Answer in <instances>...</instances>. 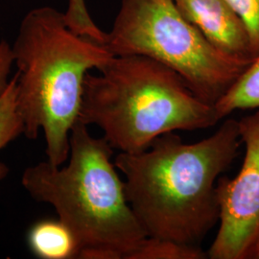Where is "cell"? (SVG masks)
I'll use <instances>...</instances> for the list:
<instances>
[{
  "label": "cell",
  "instance_id": "cell-8",
  "mask_svg": "<svg viewBox=\"0 0 259 259\" xmlns=\"http://www.w3.org/2000/svg\"><path fill=\"white\" fill-rule=\"evenodd\" d=\"M28 248L40 259H72L78 257L79 246L74 234L59 218L42 219L28 230Z\"/></svg>",
  "mask_w": 259,
  "mask_h": 259
},
{
  "label": "cell",
  "instance_id": "cell-10",
  "mask_svg": "<svg viewBox=\"0 0 259 259\" xmlns=\"http://www.w3.org/2000/svg\"><path fill=\"white\" fill-rule=\"evenodd\" d=\"M17 76L0 98V151L24 134V125L18 110ZM9 167L0 161V182L9 174Z\"/></svg>",
  "mask_w": 259,
  "mask_h": 259
},
{
  "label": "cell",
  "instance_id": "cell-3",
  "mask_svg": "<svg viewBox=\"0 0 259 259\" xmlns=\"http://www.w3.org/2000/svg\"><path fill=\"white\" fill-rule=\"evenodd\" d=\"M12 50L23 135L33 140L42 131L47 160L63 165L80 114L84 78L113 55L101 44L76 34L68 27L65 13L49 6L28 12Z\"/></svg>",
  "mask_w": 259,
  "mask_h": 259
},
{
  "label": "cell",
  "instance_id": "cell-7",
  "mask_svg": "<svg viewBox=\"0 0 259 259\" xmlns=\"http://www.w3.org/2000/svg\"><path fill=\"white\" fill-rule=\"evenodd\" d=\"M178 8L213 47L242 60L254 59L248 31L227 0H174Z\"/></svg>",
  "mask_w": 259,
  "mask_h": 259
},
{
  "label": "cell",
  "instance_id": "cell-9",
  "mask_svg": "<svg viewBox=\"0 0 259 259\" xmlns=\"http://www.w3.org/2000/svg\"><path fill=\"white\" fill-rule=\"evenodd\" d=\"M214 108L220 121L234 111L259 110V55L214 104Z\"/></svg>",
  "mask_w": 259,
  "mask_h": 259
},
{
  "label": "cell",
  "instance_id": "cell-1",
  "mask_svg": "<svg viewBox=\"0 0 259 259\" xmlns=\"http://www.w3.org/2000/svg\"><path fill=\"white\" fill-rule=\"evenodd\" d=\"M240 146L238 120L227 118L210 137L195 143L169 133L141 152L114 157L146 235L200 246L219 223L216 185Z\"/></svg>",
  "mask_w": 259,
  "mask_h": 259
},
{
  "label": "cell",
  "instance_id": "cell-13",
  "mask_svg": "<svg viewBox=\"0 0 259 259\" xmlns=\"http://www.w3.org/2000/svg\"><path fill=\"white\" fill-rule=\"evenodd\" d=\"M242 19L250 37L253 57L259 55V0H227Z\"/></svg>",
  "mask_w": 259,
  "mask_h": 259
},
{
  "label": "cell",
  "instance_id": "cell-6",
  "mask_svg": "<svg viewBox=\"0 0 259 259\" xmlns=\"http://www.w3.org/2000/svg\"><path fill=\"white\" fill-rule=\"evenodd\" d=\"M243 163L233 178L220 177L216 191L220 209L210 259H256L259 247V110L238 120Z\"/></svg>",
  "mask_w": 259,
  "mask_h": 259
},
{
  "label": "cell",
  "instance_id": "cell-4",
  "mask_svg": "<svg viewBox=\"0 0 259 259\" xmlns=\"http://www.w3.org/2000/svg\"><path fill=\"white\" fill-rule=\"evenodd\" d=\"M78 119L98 127L112 148L129 154L165 134L207 129L220 121L214 106L174 70L138 55L113 56L99 74H87Z\"/></svg>",
  "mask_w": 259,
  "mask_h": 259
},
{
  "label": "cell",
  "instance_id": "cell-14",
  "mask_svg": "<svg viewBox=\"0 0 259 259\" xmlns=\"http://www.w3.org/2000/svg\"><path fill=\"white\" fill-rule=\"evenodd\" d=\"M14 64L12 46L8 41L0 40V98L7 91L12 78L10 75Z\"/></svg>",
  "mask_w": 259,
  "mask_h": 259
},
{
  "label": "cell",
  "instance_id": "cell-15",
  "mask_svg": "<svg viewBox=\"0 0 259 259\" xmlns=\"http://www.w3.org/2000/svg\"><path fill=\"white\" fill-rule=\"evenodd\" d=\"M256 259H259V247H258V252H257V257H256Z\"/></svg>",
  "mask_w": 259,
  "mask_h": 259
},
{
  "label": "cell",
  "instance_id": "cell-5",
  "mask_svg": "<svg viewBox=\"0 0 259 259\" xmlns=\"http://www.w3.org/2000/svg\"><path fill=\"white\" fill-rule=\"evenodd\" d=\"M104 46L113 56H143L165 65L213 106L252 62L213 47L174 0H122Z\"/></svg>",
  "mask_w": 259,
  "mask_h": 259
},
{
  "label": "cell",
  "instance_id": "cell-2",
  "mask_svg": "<svg viewBox=\"0 0 259 259\" xmlns=\"http://www.w3.org/2000/svg\"><path fill=\"white\" fill-rule=\"evenodd\" d=\"M76 121L68 162L48 160L23 171L21 185L37 203L50 204L74 234L80 259H131L147 237L126 197L124 181L104 138Z\"/></svg>",
  "mask_w": 259,
  "mask_h": 259
},
{
  "label": "cell",
  "instance_id": "cell-12",
  "mask_svg": "<svg viewBox=\"0 0 259 259\" xmlns=\"http://www.w3.org/2000/svg\"><path fill=\"white\" fill-rule=\"evenodd\" d=\"M65 18L68 27L76 34L104 46L106 33L93 21L85 0H67Z\"/></svg>",
  "mask_w": 259,
  "mask_h": 259
},
{
  "label": "cell",
  "instance_id": "cell-11",
  "mask_svg": "<svg viewBox=\"0 0 259 259\" xmlns=\"http://www.w3.org/2000/svg\"><path fill=\"white\" fill-rule=\"evenodd\" d=\"M207 252L200 246L147 236L131 259H205Z\"/></svg>",
  "mask_w": 259,
  "mask_h": 259
}]
</instances>
